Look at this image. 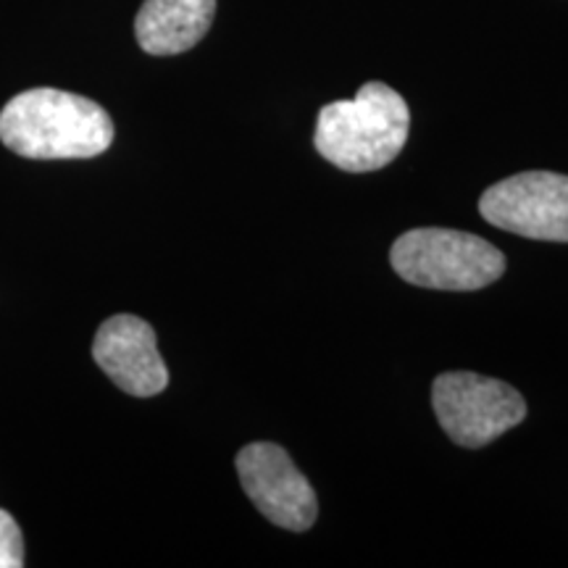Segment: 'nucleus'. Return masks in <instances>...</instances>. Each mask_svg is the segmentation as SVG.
Listing matches in <instances>:
<instances>
[{
	"instance_id": "f257e3e1",
	"label": "nucleus",
	"mask_w": 568,
	"mask_h": 568,
	"mask_svg": "<svg viewBox=\"0 0 568 568\" xmlns=\"http://www.w3.org/2000/svg\"><path fill=\"white\" fill-rule=\"evenodd\" d=\"M0 140L24 159H95L111 148L113 122L90 98L34 88L3 105Z\"/></svg>"
},
{
	"instance_id": "f03ea898",
	"label": "nucleus",
	"mask_w": 568,
	"mask_h": 568,
	"mask_svg": "<svg viewBox=\"0 0 568 568\" xmlns=\"http://www.w3.org/2000/svg\"><path fill=\"white\" fill-rule=\"evenodd\" d=\"M408 130L406 98L385 82H366L353 101H335L318 111L314 145L332 166L366 174L400 155Z\"/></svg>"
},
{
	"instance_id": "7ed1b4c3",
	"label": "nucleus",
	"mask_w": 568,
	"mask_h": 568,
	"mask_svg": "<svg viewBox=\"0 0 568 568\" xmlns=\"http://www.w3.org/2000/svg\"><path fill=\"white\" fill-rule=\"evenodd\" d=\"M395 274L408 284L447 293H471L506 274V255L471 232L422 226L395 240L389 251Z\"/></svg>"
},
{
	"instance_id": "20e7f679",
	"label": "nucleus",
	"mask_w": 568,
	"mask_h": 568,
	"mask_svg": "<svg viewBox=\"0 0 568 568\" xmlns=\"http://www.w3.org/2000/svg\"><path fill=\"white\" fill-rule=\"evenodd\" d=\"M432 406L447 437L468 450L495 443L527 418V400L518 389L474 372L439 374Z\"/></svg>"
},
{
	"instance_id": "39448f33",
	"label": "nucleus",
	"mask_w": 568,
	"mask_h": 568,
	"mask_svg": "<svg viewBox=\"0 0 568 568\" xmlns=\"http://www.w3.org/2000/svg\"><path fill=\"white\" fill-rule=\"evenodd\" d=\"M479 213L497 230L545 243H568V176L524 172L485 190Z\"/></svg>"
},
{
	"instance_id": "423d86ee",
	"label": "nucleus",
	"mask_w": 568,
	"mask_h": 568,
	"mask_svg": "<svg viewBox=\"0 0 568 568\" xmlns=\"http://www.w3.org/2000/svg\"><path fill=\"white\" fill-rule=\"evenodd\" d=\"M237 477L255 508L276 527L305 531L314 527L318 500L311 481L274 443H253L237 453Z\"/></svg>"
},
{
	"instance_id": "0eeeda50",
	"label": "nucleus",
	"mask_w": 568,
	"mask_h": 568,
	"mask_svg": "<svg viewBox=\"0 0 568 568\" xmlns=\"http://www.w3.org/2000/svg\"><path fill=\"white\" fill-rule=\"evenodd\" d=\"M92 358L126 395L153 397L169 385L153 326L140 316L119 314L103 322L92 343Z\"/></svg>"
},
{
	"instance_id": "6e6552de",
	"label": "nucleus",
	"mask_w": 568,
	"mask_h": 568,
	"mask_svg": "<svg viewBox=\"0 0 568 568\" xmlns=\"http://www.w3.org/2000/svg\"><path fill=\"white\" fill-rule=\"evenodd\" d=\"M216 0H145L134 19V38L151 55H176L195 48L211 30Z\"/></svg>"
},
{
	"instance_id": "1a4fd4ad",
	"label": "nucleus",
	"mask_w": 568,
	"mask_h": 568,
	"mask_svg": "<svg viewBox=\"0 0 568 568\" xmlns=\"http://www.w3.org/2000/svg\"><path fill=\"white\" fill-rule=\"evenodd\" d=\"M24 566V539L11 514L0 510V568Z\"/></svg>"
}]
</instances>
